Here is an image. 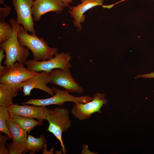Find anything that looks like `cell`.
Segmentation results:
<instances>
[{
	"mask_svg": "<svg viewBox=\"0 0 154 154\" xmlns=\"http://www.w3.org/2000/svg\"><path fill=\"white\" fill-rule=\"evenodd\" d=\"M46 142V139L42 135L38 138L29 135L26 143L27 151H30V154H35L36 152H38L43 149Z\"/></svg>",
	"mask_w": 154,
	"mask_h": 154,
	"instance_id": "cell-16",
	"label": "cell"
},
{
	"mask_svg": "<svg viewBox=\"0 0 154 154\" xmlns=\"http://www.w3.org/2000/svg\"><path fill=\"white\" fill-rule=\"evenodd\" d=\"M4 1V0H0V3L5 6L6 5Z\"/></svg>",
	"mask_w": 154,
	"mask_h": 154,
	"instance_id": "cell-27",
	"label": "cell"
},
{
	"mask_svg": "<svg viewBox=\"0 0 154 154\" xmlns=\"http://www.w3.org/2000/svg\"><path fill=\"white\" fill-rule=\"evenodd\" d=\"M12 32L11 25L5 21H0V44L7 41Z\"/></svg>",
	"mask_w": 154,
	"mask_h": 154,
	"instance_id": "cell-19",
	"label": "cell"
},
{
	"mask_svg": "<svg viewBox=\"0 0 154 154\" xmlns=\"http://www.w3.org/2000/svg\"><path fill=\"white\" fill-rule=\"evenodd\" d=\"M11 117L23 129L29 133L35 126L42 125L43 122L42 121H36L33 118L19 115H14Z\"/></svg>",
	"mask_w": 154,
	"mask_h": 154,
	"instance_id": "cell-17",
	"label": "cell"
},
{
	"mask_svg": "<svg viewBox=\"0 0 154 154\" xmlns=\"http://www.w3.org/2000/svg\"><path fill=\"white\" fill-rule=\"evenodd\" d=\"M8 128L11 133L12 140L18 147L22 153L27 152L26 143L28 135L27 132L10 117L6 121Z\"/></svg>",
	"mask_w": 154,
	"mask_h": 154,
	"instance_id": "cell-14",
	"label": "cell"
},
{
	"mask_svg": "<svg viewBox=\"0 0 154 154\" xmlns=\"http://www.w3.org/2000/svg\"><path fill=\"white\" fill-rule=\"evenodd\" d=\"M10 117L8 108L0 106V131L9 136L12 139L6 123L7 120Z\"/></svg>",
	"mask_w": 154,
	"mask_h": 154,
	"instance_id": "cell-18",
	"label": "cell"
},
{
	"mask_svg": "<svg viewBox=\"0 0 154 154\" xmlns=\"http://www.w3.org/2000/svg\"><path fill=\"white\" fill-rule=\"evenodd\" d=\"M69 114V111L66 108L56 107L50 109L45 118L49 124L47 131L52 133L59 141L64 154L66 153L67 150L63 143L62 135L71 126Z\"/></svg>",
	"mask_w": 154,
	"mask_h": 154,
	"instance_id": "cell-3",
	"label": "cell"
},
{
	"mask_svg": "<svg viewBox=\"0 0 154 154\" xmlns=\"http://www.w3.org/2000/svg\"><path fill=\"white\" fill-rule=\"evenodd\" d=\"M11 138L8 135H3L0 134V154H9L8 149L5 146L6 141Z\"/></svg>",
	"mask_w": 154,
	"mask_h": 154,
	"instance_id": "cell-20",
	"label": "cell"
},
{
	"mask_svg": "<svg viewBox=\"0 0 154 154\" xmlns=\"http://www.w3.org/2000/svg\"><path fill=\"white\" fill-rule=\"evenodd\" d=\"M12 27V33L9 38L5 42L0 44L1 48L4 50L5 58L3 64L8 69L17 61L25 64L29 54V49L22 46L17 37L19 24L14 19L9 21Z\"/></svg>",
	"mask_w": 154,
	"mask_h": 154,
	"instance_id": "cell-2",
	"label": "cell"
},
{
	"mask_svg": "<svg viewBox=\"0 0 154 154\" xmlns=\"http://www.w3.org/2000/svg\"><path fill=\"white\" fill-rule=\"evenodd\" d=\"M12 1L17 13L16 21L31 34L37 35L32 13L34 0H12Z\"/></svg>",
	"mask_w": 154,
	"mask_h": 154,
	"instance_id": "cell-9",
	"label": "cell"
},
{
	"mask_svg": "<svg viewBox=\"0 0 154 154\" xmlns=\"http://www.w3.org/2000/svg\"><path fill=\"white\" fill-rule=\"evenodd\" d=\"M54 94L51 97L44 99H32L28 100L22 103L23 104H31L37 106H44L56 105L62 106L66 102H70L74 104L86 103L91 101L93 97L89 95L76 97L69 94L66 90H61L54 86L52 87Z\"/></svg>",
	"mask_w": 154,
	"mask_h": 154,
	"instance_id": "cell-4",
	"label": "cell"
},
{
	"mask_svg": "<svg viewBox=\"0 0 154 154\" xmlns=\"http://www.w3.org/2000/svg\"><path fill=\"white\" fill-rule=\"evenodd\" d=\"M39 73L31 71L25 67L24 64L16 62L4 74L0 76V83L9 86L17 92L23 90L20 87L22 83Z\"/></svg>",
	"mask_w": 154,
	"mask_h": 154,
	"instance_id": "cell-5",
	"label": "cell"
},
{
	"mask_svg": "<svg viewBox=\"0 0 154 154\" xmlns=\"http://www.w3.org/2000/svg\"><path fill=\"white\" fill-rule=\"evenodd\" d=\"M11 8L8 5H6L4 8H0V21H5L6 18L10 14Z\"/></svg>",
	"mask_w": 154,
	"mask_h": 154,
	"instance_id": "cell-22",
	"label": "cell"
},
{
	"mask_svg": "<svg viewBox=\"0 0 154 154\" xmlns=\"http://www.w3.org/2000/svg\"><path fill=\"white\" fill-rule=\"evenodd\" d=\"M5 52L4 49L1 48L0 49V64H1V62L3 59L6 57L5 54H4Z\"/></svg>",
	"mask_w": 154,
	"mask_h": 154,
	"instance_id": "cell-25",
	"label": "cell"
},
{
	"mask_svg": "<svg viewBox=\"0 0 154 154\" xmlns=\"http://www.w3.org/2000/svg\"><path fill=\"white\" fill-rule=\"evenodd\" d=\"M49 72L42 71L21 83L20 87L23 89L24 96L31 95L32 90L36 88L41 90L51 96L54 95L52 88L48 86Z\"/></svg>",
	"mask_w": 154,
	"mask_h": 154,
	"instance_id": "cell-11",
	"label": "cell"
},
{
	"mask_svg": "<svg viewBox=\"0 0 154 154\" xmlns=\"http://www.w3.org/2000/svg\"><path fill=\"white\" fill-rule=\"evenodd\" d=\"M62 1L65 7H69L70 3H72L74 0H60Z\"/></svg>",
	"mask_w": 154,
	"mask_h": 154,
	"instance_id": "cell-26",
	"label": "cell"
},
{
	"mask_svg": "<svg viewBox=\"0 0 154 154\" xmlns=\"http://www.w3.org/2000/svg\"><path fill=\"white\" fill-rule=\"evenodd\" d=\"M54 56V58L46 61L29 60L25 64L28 70L38 72L41 71L49 72L54 69L69 68L72 66L69 62L72 56L69 53L62 52Z\"/></svg>",
	"mask_w": 154,
	"mask_h": 154,
	"instance_id": "cell-6",
	"label": "cell"
},
{
	"mask_svg": "<svg viewBox=\"0 0 154 154\" xmlns=\"http://www.w3.org/2000/svg\"><path fill=\"white\" fill-rule=\"evenodd\" d=\"M140 77L143 78H154V72L146 74L138 75L135 78Z\"/></svg>",
	"mask_w": 154,
	"mask_h": 154,
	"instance_id": "cell-23",
	"label": "cell"
},
{
	"mask_svg": "<svg viewBox=\"0 0 154 154\" xmlns=\"http://www.w3.org/2000/svg\"><path fill=\"white\" fill-rule=\"evenodd\" d=\"M6 145L8 150L9 154H22L13 141L12 143H7Z\"/></svg>",
	"mask_w": 154,
	"mask_h": 154,
	"instance_id": "cell-21",
	"label": "cell"
},
{
	"mask_svg": "<svg viewBox=\"0 0 154 154\" xmlns=\"http://www.w3.org/2000/svg\"><path fill=\"white\" fill-rule=\"evenodd\" d=\"M47 144L45 145L44 148L43 149L42 154H53V151L54 150V148H52L50 151H48L47 150Z\"/></svg>",
	"mask_w": 154,
	"mask_h": 154,
	"instance_id": "cell-24",
	"label": "cell"
},
{
	"mask_svg": "<svg viewBox=\"0 0 154 154\" xmlns=\"http://www.w3.org/2000/svg\"></svg>",
	"mask_w": 154,
	"mask_h": 154,
	"instance_id": "cell-28",
	"label": "cell"
},
{
	"mask_svg": "<svg viewBox=\"0 0 154 154\" xmlns=\"http://www.w3.org/2000/svg\"><path fill=\"white\" fill-rule=\"evenodd\" d=\"M27 31L20 24L17 37L21 44L31 51L33 60L46 61L52 58L53 55L57 53L58 49L49 46L48 43L43 38H39L37 35L29 34Z\"/></svg>",
	"mask_w": 154,
	"mask_h": 154,
	"instance_id": "cell-1",
	"label": "cell"
},
{
	"mask_svg": "<svg viewBox=\"0 0 154 154\" xmlns=\"http://www.w3.org/2000/svg\"><path fill=\"white\" fill-rule=\"evenodd\" d=\"M10 117L14 115L36 119L39 121L45 119L50 109L46 106H29L28 104L19 105L13 104L8 108Z\"/></svg>",
	"mask_w": 154,
	"mask_h": 154,
	"instance_id": "cell-10",
	"label": "cell"
},
{
	"mask_svg": "<svg viewBox=\"0 0 154 154\" xmlns=\"http://www.w3.org/2000/svg\"><path fill=\"white\" fill-rule=\"evenodd\" d=\"M107 104L105 94L97 92L89 102L74 104L71 113L74 117L80 121L87 120L94 113H101V108Z\"/></svg>",
	"mask_w": 154,
	"mask_h": 154,
	"instance_id": "cell-7",
	"label": "cell"
},
{
	"mask_svg": "<svg viewBox=\"0 0 154 154\" xmlns=\"http://www.w3.org/2000/svg\"><path fill=\"white\" fill-rule=\"evenodd\" d=\"M65 7L60 0H35L32 8L33 20L38 21L42 15L50 11L60 13Z\"/></svg>",
	"mask_w": 154,
	"mask_h": 154,
	"instance_id": "cell-12",
	"label": "cell"
},
{
	"mask_svg": "<svg viewBox=\"0 0 154 154\" xmlns=\"http://www.w3.org/2000/svg\"><path fill=\"white\" fill-rule=\"evenodd\" d=\"M104 0H81V3L76 6H69L68 13L74 19V26L80 31L82 30L81 23L85 21L84 13L92 8L97 6H103Z\"/></svg>",
	"mask_w": 154,
	"mask_h": 154,
	"instance_id": "cell-13",
	"label": "cell"
},
{
	"mask_svg": "<svg viewBox=\"0 0 154 154\" xmlns=\"http://www.w3.org/2000/svg\"><path fill=\"white\" fill-rule=\"evenodd\" d=\"M17 95L12 88L4 84H0V106L8 108L14 104L13 98Z\"/></svg>",
	"mask_w": 154,
	"mask_h": 154,
	"instance_id": "cell-15",
	"label": "cell"
},
{
	"mask_svg": "<svg viewBox=\"0 0 154 154\" xmlns=\"http://www.w3.org/2000/svg\"><path fill=\"white\" fill-rule=\"evenodd\" d=\"M49 83L62 87L69 92L81 94L84 89L76 81L69 68L56 69L49 72Z\"/></svg>",
	"mask_w": 154,
	"mask_h": 154,
	"instance_id": "cell-8",
	"label": "cell"
}]
</instances>
